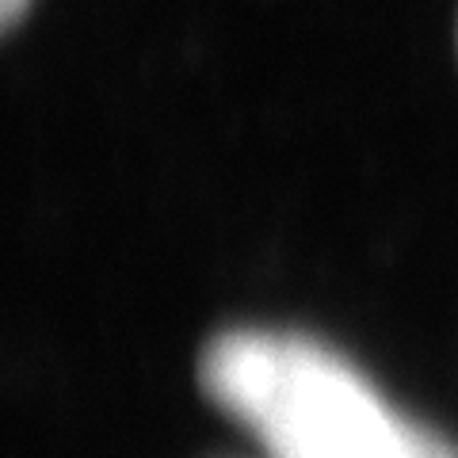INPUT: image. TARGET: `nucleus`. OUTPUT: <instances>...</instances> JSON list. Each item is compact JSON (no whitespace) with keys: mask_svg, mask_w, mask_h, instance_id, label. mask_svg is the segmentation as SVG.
Returning a JSON list of instances; mask_svg holds the SVG:
<instances>
[{"mask_svg":"<svg viewBox=\"0 0 458 458\" xmlns=\"http://www.w3.org/2000/svg\"><path fill=\"white\" fill-rule=\"evenodd\" d=\"M199 386L264 458H458L451 439L394 409L340 352L298 333L210 336Z\"/></svg>","mask_w":458,"mask_h":458,"instance_id":"f257e3e1","label":"nucleus"},{"mask_svg":"<svg viewBox=\"0 0 458 458\" xmlns=\"http://www.w3.org/2000/svg\"><path fill=\"white\" fill-rule=\"evenodd\" d=\"M35 0H0V23L4 27H16L27 12H31Z\"/></svg>","mask_w":458,"mask_h":458,"instance_id":"f03ea898","label":"nucleus"}]
</instances>
